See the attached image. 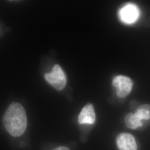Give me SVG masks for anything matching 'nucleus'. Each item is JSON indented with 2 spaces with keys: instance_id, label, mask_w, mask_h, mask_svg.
Here are the masks:
<instances>
[{
  "instance_id": "obj_1",
  "label": "nucleus",
  "mask_w": 150,
  "mask_h": 150,
  "mask_svg": "<svg viewBox=\"0 0 150 150\" xmlns=\"http://www.w3.org/2000/svg\"><path fill=\"white\" fill-rule=\"evenodd\" d=\"M3 123L7 131L13 137L24 134L27 125L26 113L21 104L13 102L6 110L3 117Z\"/></svg>"
},
{
  "instance_id": "obj_2",
  "label": "nucleus",
  "mask_w": 150,
  "mask_h": 150,
  "mask_svg": "<svg viewBox=\"0 0 150 150\" xmlns=\"http://www.w3.org/2000/svg\"><path fill=\"white\" fill-rule=\"evenodd\" d=\"M134 84V81L126 76L118 75L113 79V86L115 88L116 93L120 98L128 96L132 90Z\"/></svg>"
},
{
  "instance_id": "obj_3",
  "label": "nucleus",
  "mask_w": 150,
  "mask_h": 150,
  "mask_svg": "<svg viewBox=\"0 0 150 150\" xmlns=\"http://www.w3.org/2000/svg\"><path fill=\"white\" fill-rule=\"evenodd\" d=\"M46 80L57 90H62L66 84V78L61 67L58 64H55L50 73L45 75Z\"/></svg>"
},
{
  "instance_id": "obj_4",
  "label": "nucleus",
  "mask_w": 150,
  "mask_h": 150,
  "mask_svg": "<svg viewBox=\"0 0 150 150\" xmlns=\"http://www.w3.org/2000/svg\"><path fill=\"white\" fill-rule=\"evenodd\" d=\"M139 15L140 11L139 7L131 3L124 6L119 11L120 20L126 24L134 23L139 18Z\"/></svg>"
},
{
  "instance_id": "obj_5",
  "label": "nucleus",
  "mask_w": 150,
  "mask_h": 150,
  "mask_svg": "<svg viewBox=\"0 0 150 150\" xmlns=\"http://www.w3.org/2000/svg\"><path fill=\"white\" fill-rule=\"evenodd\" d=\"M116 144L120 150H137V145L134 136L121 133L116 137Z\"/></svg>"
},
{
  "instance_id": "obj_6",
  "label": "nucleus",
  "mask_w": 150,
  "mask_h": 150,
  "mask_svg": "<svg viewBox=\"0 0 150 150\" xmlns=\"http://www.w3.org/2000/svg\"><path fill=\"white\" fill-rule=\"evenodd\" d=\"M96 120V114L92 104L88 103L82 109L79 116L80 124H93Z\"/></svg>"
},
{
  "instance_id": "obj_7",
  "label": "nucleus",
  "mask_w": 150,
  "mask_h": 150,
  "mask_svg": "<svg viewBox=\"0 0 150 150\" xmlns=\"http://www.w3.org/2000/svg\"><path fill=\"white\" fill-rule=\"evenodd\" d=\"M126 126L130 129H135L142 126V122L134 113H129L125 118Z\"/></svg>"
},
{
  "instance_id": "obj_8",
  "label": "nucleus",
  "mask_w": 150,
  "mask_h": 150,
  "mask_svg": "<svg viewBox=\"0 0 150 150\" xmlns=\"http://www.w3.org/2000/svg\"><path fill=\"white\" fill-rule=\"evenodd\" d=\"M135 115L141 120H148L150 119V105L144 104L137 108Z\"/></svg>"
},
{
  "instance_id": "obj_9",
  "label": "nucleus",
  "mask_w": 150,
  "mask_h": 150,
  "mask_svg": "<svg viewBox=\"0 0 150 150\" xmlns=\"http://www.w3.org/2000/svg\"><path fill=\"white\" fill-rule=\"evenodd\" d=\"M52 150H70V149L64 146H60V147H58Z\"/></svg>"
}]
</instances>
